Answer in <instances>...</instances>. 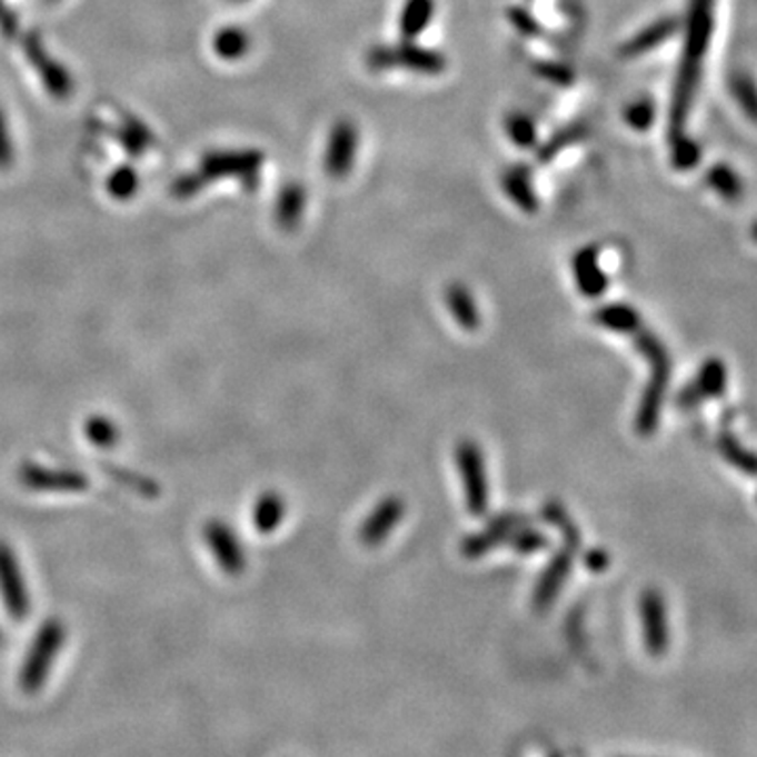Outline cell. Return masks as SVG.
Masks as SVG:
<instances>
[{"mask_svg":"<svg viewBox=\"0 0 757 757\" xmlns=\"http://www.w3.org/2000/svg\"><path fill=\"white\" fill-rule=\"evenodd\" d=\"M537 74L545 78V80H549V82L560 84V87H568L575 80V74L568 68L560 66V63H539L537 66Z\"/></svg>","mask_w":757,"mask_h":757,"instance_id":"32","label":"cell"},{"mask_svg":"<svg viewBox=\"0 0 757 757\" xmlns=\"http://www.w3.org/2000/svg\"><path fill=\"white\" fill-rule=\"evenodd\" d=\"M610 564V558L604 549H591L587 556H585V566L591 570V572H602L608 568Z\"/></svg>","mask_w":757,"mask_h":757,"instance_id":"33","label":"cell"},{"mask_svg":"<svg viewBox=\"0 0 757 757\" xmlns=\"http://www.w3.org/2000/svg\"><path fill=\"white\" fill-rule=\"evenodd\" d=\"M202 535L215 564L228 577H240L247 568V554L232 526L226 525L223 520H209Z\"/></svg>","mask_w":757,"mask_h":757,"instance_id":"9","label":"cell"},{"mask_svg":"<svg viewBox=\"0 0 757 757\" xmlns=\"http://www.w3.org/2000/svg\"><path fill=\"white\" fill-rule=\"evenodd\" d=\"M507 544L511 545V549H514L516 554H520V556H530V554H537V551L547 549L549 539H547V535H544L541 530H535V528H530V526L526 525L522 526L520 530H516Z\"/></svg>","mask_w":757,"mask_h":757,"instance_id":"29","label":"cell"},{"mask_svg":"<svg viewBox=\"0 0 757 757\" xmlns=\"http://www.w3.org/2000/svg\"><path fill=\"white\" fill-rule=\"evenodd\" d=\"M405 516V504L398 497H386L369 514L360 528V541L367 547H379Z\"/></svg>","mask_w":757,"mask_h":757,"instance_id":"13","label":"cell"},{"mask_svg":"<svg viewBox=\"0 0 757 757\" xmlns=\"http://www.w3.org/2000/svg\"><path fill=\"white\" fill-rule=\"evenodd\" d=\"M526 525H528V520L518 516V514H501V516L492 518L480 532L466 537V541L461 544V551L469 560L482 558L495 547L507 544L511 539V535Z\"/></svg>","mask_w":757,"mask_h":757,"instance_id":"11","label":"cell"},{"mask_svg":"<svg viewBox=\"0 0 757 757\" xmlns=\"http://www.w3.org/2000/svg\"><path fill=\"white\" fill-rule=\"evenodd\" d=\"M505 129H507L509 139L520 148H528L537 141V127L525 114H511L505 120Z\"/></svg>","mask_w":757,"mask_h":757,"instance_id":"30","label":"cell"},{"mask_svg":"<svg viewBox=\"0 0 757 757\" xmlns=\"http://www.w3.org/2000/svg\"><path fill=\"white\" fill-rule=\"evenodd\" d=\"M705 181L709 183V188L716 192V195L726 198V200H738L743 196V179L735 173L733 167L728 165H714L707 176H705Z\"/></svg>","mask_w":757,"mask_h":757,"instance_id":"25","label":"cell"},{"mask_svg":"<svg viewBox=\"0 0 757 757\" xmlns=\"http://www.w3.org/2000/svg\"><path fill=\"white\" fill-rule=\"evenodd\" d=\"M0 600L13 621H23L30 612V591L21 570L20 558L7 541H0Z\"/></svg>","mask_w":757,"mask_h":757,"instance_id":"8","label":"cell"},{"mask_svg":"<svg viewBox=\"0 0 757 757\" xmlns=\"http://www.w3.org/2000/svg\"><path fill=\"white\" fill-rule=\"evenodd\" d=\"M82 431L93 447L103 448V450L114 448L120 442V428L114 424V419L106 415H91L84 421Z\"/></svg>","mask_w":757,"mask_h":757,"instance_id":"23","label":"cell"},{"mask_svg":"<svg viewBox=\"0 0 757 757\" xmlns=\"http://www.w3.org/2000/svg\"><path fill=\"white\" fill-rule=\"evenodd\" d=\"M367 63L372 72L408 70L415 74L436 77L445 72L447 58L440 51L419 47L412 40H402L398 44H384V47L370 49Z\"/></svg>","mask_w":757,"mask_h":757,"instance_id":"5","label":"cell"},{"mask_svg":"<svg viewBox=\"0 0 757 757\" xmlns=\"http://www.w3.org/2000/svg\"><path fill=\"white\" fill-rule=\"evenodd\" d=\"M594 322L602 329L634 335L641 327V316L627 303H608L596 310Z\"/></svg>","mask_w":757,"mask_h":757,"instance_id":"19","label":"cell"},{"mask_svg":"<svg viewBox=\"0 0 757 757\" xmlns=\"http://www.w3.org/2000/svg\"><path fill=\"white\" fill-rule=\"evenodd\" d=\"M356 152H358V131L356 127L341 120L332 127L330 131L329 143H327V155H325V169L330 177L341 179L348 176L356 162Z\"/></svg>","mask_w":757,"mask_h":757,"instance_id":"12","label":"cell"},{"mask_svg":"<svg viewBox=\"0 0 757 757\" xmlns=\"http://www.w3.org/2000/svg\"><path fill=\"white\" fill-rule=\"evenodd\" d=\"M636 350L640 351L641 358L650 367V377L646 381V388L640 398V407L636 412V431L648 438L659 429L660 412L665 405V396L671 379V356L660 341L659 335L653 330L640 329L631 335Z\"/></svg>","mask_w":757,"mask_h":757,"instance_id":"2","label":"cell"},{"mask_svg":"<svg viewBox=\"0 0 757 757\" xmlns=\"http://www.w3.org/2000/svg\"><path fill=\"white\" fill-rule=\"evenodd\" d=\"M585 136H587V127H585L582 122L568 124V127H564L562 131H558L556 136L551 137L549 141H545L537 158H539L541 162H549V160H554V158L560 155L562 150H566V148L577 146L581 139H585Z\"/></svg>","mask_w":757,"mask_h":757,"instance_id":"26","label":"cell"},{"mask_svg":"<svg viewBox=\"0 0 757 757\" xmlns=\"http://www.w3.org/2000/svg\"><path fill=\"white\" fill-rule=\"evenodd\" d=\"M751 236H754V240L757 242V221L751 226Z\"/></svg>","mask_w":757,"mask_h":757,"instance_id":"35","label":"cell"},{"mask_svg":"<svg viewBox=\"0 0 757 757\" xmlns=\"http://www.w3.org/2000/svg\"><path fill=\"white\" fill-rule=\"evenodd\" d=\"M572 270L577 287L585 297H600L608 289V276L600 268V255L596 247H585L575 255Z\"/></svg>","mask_w":757,"mask_h":757,"instance_id":"16","label":"cell"},{"mask_svg":"<svg viewBox=\"0 0 757 757\" xmlns=\"http://www.w3.org/2000/svg\"><path fill=\"white\" fill-rule=\"evenodd\" d=\"M447 308L455 322L461 327L464 330H476L480 327V310L476 306V299L474 295L467 291V287H464L461 282H455L450 285L447 289Z\"/></svg>","mask_w":757,"mask_h":757,"instance_id":"18","label":"cell"},{"mask_svg":"<svg viewBox=\"0 0 757 757\" xmlns=\"http://www.w3.org/2000/svg\"><path fill=\"white\" fill-rule=\"evenodd\" d=\"M644 638L650 653L659 655L667 646V608L657 589H646L640 598Z\"/></svg>","mask_w":757,"mask_h":757,"instance_id":"14","label":"cell"},{"mask_svg":"<svg viewBox=\"0 0 757 757\" xmlns=\"http://www.w3.org/2000/svg\"><path fill=\"white\" fill-rule=\"evenodd\" d=\"M718 448L719 455L735 469L743 471L745 476H757V452L743 447L730 429H724L719 434Z\"/></svg>","mask_w":757,"mask_h":757,"instance_id":"22","label":"cell"},{"mask_svg":"<svg viewBox=\"0 0 757 757\" xmlns=\"http://www.w3.org/2000/svg\"><path fill=\"white\" fill-rule=\"evenodd\" d=\"M681 30V23L678 18H663V20L655 21L650 26H646L641 32L636 37L627 40L621 47L622 58H640L650 53L653 49L660 47L663 42L671 39L674 34H678Z\"/></svg>","mask_w":757,"mask_h":757,"instance_id":"15","label":"cell"},{"mask_svg":"<svg viewBox=\"0 0 757 757\" xmlns=\"http://www.w3.org/2000/svg\"><path fill=\"white\" fill-rule=\"evenodd\" d=\"M544 518L551 526L560 528L562 532L564 545L562 549L549 560V564L545 566L544 575L541 579L537 581V587H535V596H532V604L537 610H547L551 602L560 596V589H562L564 582L568 579L570 570H572V564H575V556L579 551V545H581V535H579V528L575 526V522H570L566 509H564L560 504H547L544 507Z\"/></svg>","mask_w":757,"mask_h":757,"instance_id":"3","label":"cell"},{"mask_svg":"<svg viewBox=\"0 0 757 757\" xmlns=\"http://www.w3.org/2000/svg\"><path fill=\"white\" fill-rule=\"evenodd\" d=\"M728 386V369L719 358H709L700 365L697 377L686 384L678 394V407L681 410L699 407L705 400L719 398Z\"/></svg>","mask_w":757,"mask_h":757,"instance_id":"10","label":"cell"},{"mask_svg":"<svg viewBox=\"0 0 757 757\" xmlns=\"http://www.w3.org/2000/svg\"><path fill=\"white\" fill-rule=\"evenodd\" d=\"M66 644V625L61 619H47L40 625L37 636L28 648L26 660L21 665L20 684L26 693H39L40 686L49 678L58 655Z\"/></svg>","mask_w":757,"mask_h":757,"instance_id":"4","label":"cell"},{"mask_svg":"<svg viewBox=\"0 0 757 757\" xmlns=\"http://www.w3.org/2000/svg\"><path fill=\"white\" fill-rule=\"evenodd\" d=\"M716 28V0H690L684 26L680 70L671 93L669 108V139L681 136L693 103L699 91L703 59L711 44Z\"/></svg>","mask_w":757,"mask_h":757,"instance_id":"1","label":"cell"},{"mask_svg":"<svg viewBox=\"0 0 757 757\" xmlns=\"http://www.w3.org/2000/svg\"><path fill=\"white\" fill-rule=\"evenodd\" d=\"M700 148L699 143L690 137L676 136L671 137V165L678 171H688L695 169L699 165Z\"/></svg>","mask_w":757,"mask_h":757,"instance_id":"28","label":"cell"},{"mask_svg":"<svg viewBox=\"0 0 757 757\" xmlns=\"http://www.w3.org/2000/svg\"><path fill=\"white\" fill-rule=\"evenodd\" d=\"M511 21L525 32V34H535L537 30H541L535 21L530 20V16L526 11H520V9H514L511 11Z\"/></svg>","mask_w":757,"mask_h":757,"instance_id":"34","label":"cell"},{"mask_svg":"<svg viewBox=\"0 0 757 757\" xmlns=\"http://www.w3.org/2000/svg\"><path fill=\"white\" fill-rule=\"evenodd\" d=\"M505 195L511 198V202L526 213H535L539 209V196L532 188V179L528 167H511L504 176Z\"/></svg>","mask_w":757,"mask_h":757,"instance_id":"17","label":"cell"},{"mask_svg":"<svg viewBox=\"0 0 757 757\" xmlns=\"http://www.w3.org/2000/svg\"><path fill=\"white\" fill-rule=\"evenodd\" d=\"M457 466L464 480L467 511L480 518L488 511V501H490L482 448L478 447L474 440H461L457 447Z\"/></svg>","mask_w":757,"mask_h":757,"instance_id":"6","label":"cell"},{"mask_svg":"<svg viewBox=\"0 0 757 757\" xmlns=\"http://www.w3.org/2000/svg\"><path fill=\"white\" fill-rule=\"evenodd\" d=\"M434 9H436L434 0H405L398 20L402 40L417 39L428 28L429 21L434 18Z\"/></svg>","mask_w":757,"mask_h":757,"instance_id":"20","label":"cell"},{"mask_svg":"<svg viewBox=\"0 0 757 757\" xmlns=\"http://www.w3.org/2000/svg\"><path fill=\"white\" fill-rule=\"evenodd\" d=\"M655 114H657V108L650 99H636L634 103L625 108V122L636 131H646L653 127Z\"/></svg>","mask_w":757,"mask_h":757,"instance_id":"31","label":"cell"},{"mask_svg":"<svg viewBox=\"0 0 757 757\" xmlns=\"http://www.w3.org/2000/svg\"><path fill=\"white\" fill-rule=\"evenodd\" d=\"M287 514V504L278 492H263L252 507V525L257 532L270 535L278 526L282 525Z\"/></svg>","mask_w":757,"mask_h":757,"instance_id":"21","label":"cell"},{"mask_svg":"<svg viewBox=\"0 0 757 757\" xmlns=\"http://www.w3.org/2000/svg\"><path fill=\"white\" fill-rule=\"evenodd\" d=\"M18 480L26 490L32 492H53V495H74L89 488V478L78 469L49 467L34 461H26L18 471Z\"/></svg>","mask_w":757,"mask_h":757,"instance_id":"7","label":"cell"},{"mask_svg":"<svg viewBox=\"0 0 757 757\" xmlns=\"http://www.w3.org/2000/svg\"><path fill=\"white\" fill-rule=\"evenodd\" d=\"M306 209V192L301 186H289L282 190V195L278 198V223L285 228V230H292L299 219H301V213Z\"/></svg>","mask_w":757,"mask_h":757,"instance_id":"24","label":"cell"},{"mask_svg":"<svg viewBox=\"0 0 757 757\" xmlns=\"http://www.w3.org/2000/svg\"><path fill=\"white\" fill-rule=\"evenodd\" d=\"M730 93L738 103V108L745 112V117L757 124V84L756 80L747 74H735L730 78Z\"/></svg>","mask_w":757,"mask_h":757,"instance_id":"27","label":"cell"},{"mask_svg":"<svg viewBox=\"0 0 757 757\" xmlns=\"http://www.w3.org/2000/svg\"><path fill=\"white\" fill-rule=\"evenodd\" d=\"M0 641H2V629H0Z\"/></svg>","mask_w":757,"mask_h":757,"instance_id":"36","label":"cell"}]
</instances>
